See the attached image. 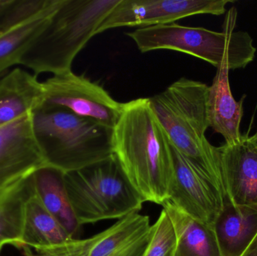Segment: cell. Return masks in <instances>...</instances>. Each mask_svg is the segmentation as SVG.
I'll return each mask as SVG.
<instances>
[{
	"label": "cell",
	"instance_id": "cell-14",
	"mask_svg": "<svg viewBox=\"0 0 257 256\" xmlns=\"http://www.w3.org/2000/svg\"><path fill=\"white\" fill-rule=\"evenodd\" d=\"M42 82L16 68L0 79V126L32 114L44 104Z\"/></svg>",
	"mask_w": 257,
	"mask_h": 256
},
{
	"label": "cell",
	"instance_id": "cell-10",
	"mask_svg": "<svg viewBox=\"0 0 257 256\" xmlns=\"http://www.w3.org/2000/svg\"><path fill=\"white\" fill-rule=\"evenodd\" d=\"M172 150L174 175L168 201L190 217L212 227L221 211L225 198L211 182L172 145Z\"/></svg>",
	"mask_w": 257,
	"mask_h": 256
},
{
	"label": "cell",
	"instance_id": "cell-6",
	"mask_svg": "<svg viewBox=\"0 0 257 256\" xmlns=\"http://www.w3.org/2000/svg\"><path fill=\"white\" fill-rule=\"evenodd\" d=\"M65 186L80 225L120 219L142 210L144 201L114 156L64 174Z\"/></svg>",
	"mask_w": 257,
	"mask_h": 256
},
{
	"label": "cell",
	"instance_id": "cell-3",
	"mask_svg": "<svg viewBox=\"0 0 257 256\" xmlns=\"http://www.w3.org/2000/svg\"><path fill=\"white\" fill-rule=\"evenodd\" d=\"M120 0H63L36 36L20 65L36 75L72 71L74 60L97 35L104 20Z\"/></svg>",
	"mask_w": 257,
	"mask_h": 256
},
{
	"label": "cell",
	"instance_id": "cell-7",
	"mask_svg": "<svg viewBox=\"0 0 257 256\" xmlns=\"http://www.w3.org/2000/svg\"><path fill=\"white\" fill-rule=\"evenodd\" d=\"M42 85L45 97L42 106L63 108L110 129H114L120 117L123 103L83 75L69 71L53 75Z\"/></svg>",
	"mask_w": 257,
	"mask_h": 256
},
{
	"label": "cell",
	"instance_id": "cell-23",
	"mask_svg": "<svg viewBox=\"0 0 257 256\" xmlns=\"http://www.w3.org/2000/svg\"><path fill=\"white\" fill-rule=\"evenodd\" d=\"M90 243L91 237L72 238L50 246H24L19 250L23 256H88Z\"/></svg>",
	"mask_w": 257,
	"mask_h": 256
},
{
	"label": "cell",
	"instance_id": "cell-13",
	"mask_svg": "<svg viewBox=\"0 0 257 256\" xmlns=\"http://www.w3.org/2000/svg\"><path fill=\"white\" fill-rule=\"evenodd\" d=\"M229 74L228 66L217 68L212 84L208 87L207 111L209 127L223 137L225 144H232L242 137L240 126L244 97L240 102L234 99Z\"/></svg>",
	"mask_w": 257,
	"mask_h": 256
},
{
	"label": "cell",
	"instance_id": "cell-21",
	"mask_svg": "<svg viewBox=\"0 0 257 256\" xmlns=\"http://www.w3.org/2000/svg\"><path fill=\"white\" fill-rule=\"evenodd\" d=\"M63 0H2L0 37L15 27L44 15L54 13Z\"/></svg>",
	"mask_w": 257,
	"mask_h": 256
},
{
	"label": "cell",
	"instance_id": "cell-24",
	"mask_svg": "<svg viewBox=\"0 0 257 256\" xmlns=\"http://www.w3.org/2000/svg\"><path fill=\"white\" fill-rule=\"evenodd\" d=\"M241 256H257V234Z\"/></svg>",
	"mask_w": 257,
	"mask_h": 256
},
{
	"label": "cell",
	"instance_id": "cell-19",
	"mask_svg": "<svg viewBox=\"0 0 257 256\" xmlns=\"http://www.w3.org/2000/svg\"><path fill=\"white\" fill-rule=\"evenodd\" d=\"M53 14L30 20L0 37V74L20 65L23 56Z\"/></svg>",
	"mask_w": 257,
	"mask_h": 256
},
{
	"label": "cell",
	"instance_id": "cell-2",
	"mask_svg": "<svg viewBox=\"0 0 257 256\" xmlns=\"http://www.w3.org/2000/svg\"><path fill=\"white\" fill-rule=\"evenodd\" d=\"M208 90V86L204 83L181 78L164 91L148 99L171 144L226 198L218 147L213 146L205 136L209 127Z\"/></svg>",
	"mask_w": 257,
	"mask_h": 256
},
{
	"label": "cell",
	"instance_id": "cell-25",
	"mask_svg": "<svg viewBox=\"0 0 257 256\" xmlns=\"http://www.w3.org/2000/svg\"><path fill=\"white\" fill-rule=\"evenodd\" d=\"M1 251H2V249H0V253H1Z\"/></svg>",
	"mask_w": 257,
	"mask_h": 256
},
{
	"label": "cell",
	"instance_id": "cell-16",
	"mask_svg": "<svg viewBox=\"0 0 257 256\" xmlns=\"http://www.w3.org/2000/svg\"><path fill=\"white\" fill-rule=\"evenodd\" d=\"M32 183L33 190L44 207L75 238L81 225L66 192L64 173L49 165H44L33 173Z\"/></svg>",
	"mask_w": 257,
	"mask_h": 256
},
{
	"label": "cell",
	"instance_id": "cell-26",
	"mask_svg": "<svg viewBox=\"0 0 257 256\" xmlns=\"http://www.w3.org/2000/svg\"><path fill=\"white\" fill-rule=\"evenodd\" d=\"M2 0H0V3H1Z\"/></svg>",
	"mask_w": 257,
	"mask_h": 256
},
{
	"label": "cell",
	"instance_id": "cell-9",
	"mask_svg": "<svg viewBox=\"0 0 257 256\" xmlns=\"http://www.w3.org/2000/svg\"><path fill=\"white\" fill-rule=\"evenodd\" d=\"M44 165L46 162L32 131L31 114L0 126V204Z\"/></svg>",
	"mask_w": 257,
	"mask_h": 256
},
{
	"label": "cell",
	"instance_id": "cell-11",
	"mask_svg": "<svg viewBox=\"0 0 257 256\" xmlns=\"http://www.w3.org/2000/svg\"><path fill=\"white\" fill-rule=\"evenodd\" d=\"M218 153L226 198L235 208L257 210V131Z\"/></svg>",
	"mask_w": 257,
	"mask_h": 256
},
{
	"label": "cell",
	"instance_id": "cell-12",
	"mask_svg": "<svg viewBox=\"0 0 257 256\" xmlns=\"http://www.w3.org/2000/svg\"><path fill=\"white\" fill-rule=\"evenodd\" d=\"M148 216L132 213L91 237L88 256H143L151 237Z\"/></svg>",
	"mask_w": 257,
	"mask_h": 256
},
{
	"label": "cell",
	"instance_id": "cell-17",
	"mask_svg": "<svg viewBox=\"0 0 257 256\" xmlns=\"http://www.w3.org/2000/svg\"><path fill=\"white\" fill-rule=\"evenodd\" d=\"M163 207L175 229V256H222L212 227L190 217L169 201Z\"/></svg>",
	"mask_w": 257,
	"mask_h": 256
},
{
	"label": "cell",
	"instance_id": "cell-4",
	"mask_svg": "<svg viewBox=\"0 0 257 256\" xmlns=\"http://www.w3.org/2000/svg\"><path fill=\"white\" fill-rule=\"evenodd\" d=\"M33 136L47 165L69 173L114 156L113 129L59 108L31 114Z\"/></svg>",
	"mask_w": 257,
	"mask_h": 256
},
{
	"label": "cell",
	"instance_id": "cell-15",
	"mask_svg": "<svg viewBox=\"0 0 257 256\" xmlns=\"http://www.w3.org/2000/svg\"><path fill=\"white\" fill-rule=\"evenodd\" d=\"M212 228L222 256H241L257 234V210L235 208L226 198Z\"/></svg>",
	"mask_w": 257,
	"mask_h": 256
},
{
	"label": "cell",
	"instance_id": "cell-22",
	"mask_svg": "<svg viewBox=\"0 0 257 256\" xmlns=\"http://www.w3.org/2000/svg\"><path fill=\"white\" fill-rule=\"evenodd\" d=\"M176 237L169 215L164 209L151 225V237L143 256H175Z\"/></svg>",
	"mask_w": 257,
	"mask_h": 256
},
{
	"label": "cell",
	"instance_id": "cell-1",
	"mask_svg": "<svg viewBox=\"0 0 257 256\" xmlns=\"http://www.w3.org/2000/svg\"><path fill=\"white\" fill-rule=\"evenodd\" d=\"M114 156L144 201L163 206L174 175L172 145L148 98L123 103L113 129Z\"/></svg>",
	"mask_w": 257,
	"mask_h": 256
},
{
	"label": "cell",
	"instance_id": "cell-20",
	"mask_svg": "<svg viewBox=\"0 0 257 256\" xmlns=\"http://www.w3.org/2000/svg\"><path fill=\"white\" fill-rule=\"evenodd\" d=\"M33 176V175H32ZM32 176L15 195L0 204V249L6 245L22 247L24 203L32 190Z\"/></svg>",
	"mask_w": 257,
	"mask_h": 256
},
{
	"label": "cell",
	"instance_id": "cell-5",
	"mask_svg": "<svg viewBox=\"0 0 257 256\" xmlns=\"http://www.w3.org/2000/svg\"><path fill=\"white\" fill-rule=\"evenodd\" d=\"M237 15L236 8L229 9L222 33L172 23L136 29L126 35L142 53L179 51L204 60L216 69L222 66H228L229 70L244 69L254 60L256 48L247 32L235 31Z\"/></svg>",
	"mask_w": 257,
	"mask_h": 256
},
{
	"label": "cell",
	"instance_id": "cell-18",
	"mask_svg": "<svg viewBox=\"0 0 257 256\" xmlns=\"http://www.w3.org/2000/svg\"><path fill=\"white\" fill-rule=\"evenodd\" d=\"M72 238L73 237L44 207L35 193L32 183L31 192L24 203L22 247L50 246Z\"/></svg>",
	"mask_w": 257,
	"mask_h": 256
},
{
	"label": "cell",
	"instance_id": "cell-8",
	"mask_svg": "<svg viewBox=\"0 0 257 256\" xmlns=\"http://www.w3.org/2000/svg\"><path fill=\"white\" fill-rule=\"evenodd\" d=\"M229 0H120L99 26L97 34L118 27L172 24L197 15H221Z\"/></svg>",
	"mask_w": 257,
	"mask_h": 256
}]
</instances>
